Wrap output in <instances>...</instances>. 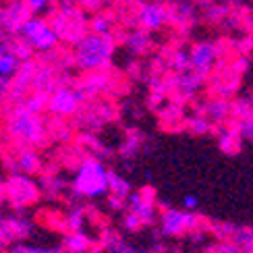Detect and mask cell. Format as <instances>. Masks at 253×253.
Instances as JSON below:
<instances>
[{"label": "cell", "instance_id": "obj_1", "mask_svg": "<svg viewBox=\"0 0 253 253\" xmlns=\"http://www.w3.org/2000/svg\"><path fill=\"white\" fill-rule=\"evenodd\" d=\"M6 133L17 145L38 147L44 145L48 137V126L42 114L27 110L23 104H15L6 114Z\"/></svg>", "mask_w": 253, "mask_h": 253}, {"label": "cell", "instance_id": "obj_2", "mask_svg": "<svg viewBox=\"0 0 253 253\" xmlns=\"http://www.w3.org/2000/svg\"><path fill=\"white\" fill-rule=\"evenodd\" d=\"M73 50V62L85 73L91 71H102L110 65L112 54H114V38L112 34L102 36V34H93V31H87L83 36Z\"/></svg>", "mask_w": 253, "mask_h": 253}, {"label": "cell", "instance_id": "obj_3", "mask_svg": "<svg viewBox=\"0 0 253 253\" xmlns=\"http://www.w3.org/2000/svg\"><path fill=\"white\" fill-rule=\"evenodd\" d=\"M73 193L85 199L108 195V170L98 158H85L73 178Z\"/></svg>", "mask_w": 253, "mask_h": 253}, {"label": "cell", "instance_id": "obj_4", "mask_svg": "<svg viewBox=\"0 0 253 253\" xmlns=\"http://www.w3.org/2000/svg\"><path fill=\"white\" fill-rule=\"evenodd\" d=\"M52 29L56 31L58 40L69 42V44H77V42L87 34V19H85V10L75 6L69 0L60 2L56 8H52L50 13Z\"/></svg>", "mask_w": 253, "mask_h": 253}, {"label": "cell", "instance_id": "obj_5", "mask_svg": "<svg viewBox=\"0 0 253 253\" xmlns=\"http://www.w3.org/2000/svg\"><path fill=\"white\" fill-rule=\"evenodd\" d=\"M42 191L38 181H34L31 174L13 172L4 181V199L15 210H27L29 206L38 204Z\"/></svg>", "mask_w": 253, "mask_h": 253}, {"label": "cell", "instance_id": "obj_6", "mask_svg": "<svg viewBox=\"0 0 253 253\" xmlns=\"http://www.w3.org/2000/svg\"><path fill=\"white\" fill-rule=\"evenodd\" d=\"M19 36L23 38L27 44L38 50V52H52V50H56L58 46V36H56V31L52 29V25L48 23L46 19H40V17H29L23 25H21V31H19Z\"/></svg>", "mask_w": 253, "mask_h": 253}, {"label": "cell", "instance_id": "obj_7", "mask_svg": "<svg viewBox=\"0 0 253 253\" xmlns=\"http://www.w3.org/2000/svg\"><path fill=\"white\" fill-rule=\"evenodd\" d=\"M83 102H85V98H83L79 87L56 85L48 93L46 108H48L50 114H54V117L65 119V117H71V114H77Z\"/></svg>", "mask_w": 253, "mask_h": 253}, {"label": "cell", "instance_id": "obj_8", "mask_svg": "<svg viewBox=\"0 0 253 253\" xmlns=\"http://www.w3.org/2000/svg\"><path fill=\"white\" fill-rule=\"evenodd\" d=\"M199 226V218L191 210H166L160 218V228L166 237H178L191 233Z\"/></svg>", "mask_w": 253, "mask_h": 253}, {"label": "cell", "instance_id": "obj_9", "mask_svg": "<svg viewBox=\"0 0 253 253\" xmlns=\"http://www.w3.org/2000/svg\"><path fill=\"white\" fill-rule=\"evenodd\" d=\"M137 23L145 31H158L170 21V8L156 0H147L137 6Z\"/></svg>", "mask_w": 253, "mask_h": 253}, {"label": "cell", "instance_id": "obj_10", "mask_svg": "<svg viewBox=\"0 0 253 253\" xmlns=\"http://www.w3.org/2000/svg\"><path fill=\"white\" fill-rule=\"evenodd\" d=\"M220 58V48L214 42H199L189 50V69H193L199 75H208L216 67Z\"/></svg>", "mask_w": 253, "mask_h": 253}, {"label": "cell", "instance_id": "obj_11", "mask_svg": "<svg viewBox=\"0 0 253 253\" xmlns=\"http://www.w3.org/2000/svg\"><path fill=\"white\" fill-rule=\"evenodd\" d=\"M126 206H129V212H133L141 220L143 226L154 224V220H156V195H154L152 187H143L139 193H129Z\"/></svg>", "mask_w": 253, "mask_h": 253}, {"label": "cell", "instance_id": "obj_12", "mask_svg": "<svg viewBox=\"0 0 253 253\" xmlns=\"http://www.w3.org/2000/svg\"><path fill=\"white\" fill-rule=\"evenodd\" d=\"M31 17L23 0H8V4L0 8V29L10 36H19L21 25Z\"/></svg>", "mask_w": 253, "mask_h": 253}, {"label": "cell", "instance_id": "obj_13", "mask_svg": "<svg viewBox=\"0 0 253 253\" xmlns=\"http://www.w3.org/2000/svg\"><path fill=\"white\" fill-rule=\"evenodd\" d=\"M6 166L10 172H21V174H38L42 170V158L36 152V147H25L19 145V150L6 160Z\"/></svg>", "mask_w": 253, "mask_h": 253}, {"label": "cell", "instance_id": "obj_14", "mask_svg": "<svg viewBox=\"0 0 253 253\" xmlns=\"http://www.w3.org/2000/svg\"><path fill=\"white\" fill-rule=\"evenodd\" d=\"M79 91L83 93V98H96V96H102L106 93L110 87H112V77L106 73V69L102 71H91L87 73V77L79 83Z\"/></svg>", "mask_w": 253, "mask_h": 253}, {"label": "cell", "instance_id": "obj_15", "mask_svg": "<svg viewBox=\"0 0 253 253\" xmlns=\"http://www.w3.org/2000/svg\"><path fill=\"white\" fill-rule=\"evenodd\" d=\"M174 85L183 96H193V93H197L202 89L204 75H199V73H195L193 69H187L183 73H178V77L174 79Z\"/></svg>", "mask_w": 253, "mask_h": 253}, {"label": "cell", "instance_id": "obj_16", "mask_svg": "<svg viewBox=\"0 0 253 253\" xmlns=\"http://www.w3.org/2000/svg\"><path fill=\"white\" fill-rule=\"evenodd\" d=\"M91 249V239L81 230H69L65 237V253H87Z\"/></svg>", "mask_w": 253, "mask_h": 253}, {"label": "cell", "instance_id": "obj_17", "mask_svg": "<svg viewBox=\"0 0 253 253\" xmlns=\"http://www.w3.org/2000/svg\"><path fill=\"white\" fill-rule=\"evenodd\" d=\"M19 65H21V60L17 58V54L8 48L6 42H2L0 44V77H13Z\"/></svg>", "mask_w": 253, "mask_h": 253}, {"label": "cell", "instance_id": "obj_18", "mask_svg": "<svg viewBox=\"0 0 253 253\" xmlns=\"http://www.w3.org/2000/svg\"><path fill=\"white\" fill-rule=\"evenodd\" d=\"M228 114H230V104L224 102L222 98L208 102L206 108H204V117H206L210 123H224Z\"/></svg>", "mask_w": 253, "mask_h": 253}, {"label": "cell", "instance_id": "obj_19", "mask_svg": "<svg viewBox=\"0 0 253 253\" xmlns=\"http://www.w3.org/2000/svg\"><path fill=\"white\" fill-rule=\"evenodd\" d=\"M220 147L226 154H237L241 150V133L237 131V126H222L220 129Z\"/></svg>", "mask_w": 253, "mask_h": 253}, {"label": "cell", "instance_id": "obj_20", "mask_svg": "<svg viewBox=\"0 0 253 253\" xmlns=\"http://www.w3.org/2000/svg\"><path fill=\"white\" fill-rule=\"evenodd\" d=\"M125 46L129 48L133 54H143V52L150 48V36H147L145 29L131 31V34L125 38Z\"/></svg>", "mask_w": 253, "mask_h": 253}, {"label": "cell", "instance_id": "obj_21", "mask_svg": "<svg viewBox=\"0 0 253 253\" xmlns=\"http://www.w3.org/2000/svg\"><path fill=\"white\" fill-rule=\"evenodd\" d=\"M131 193V185L126 178H123L121 174H117L114 170H108V195L121 197L126 202V197Z\"/></svg>", "mask_w": 253, "mask_h": 253}, {"label": "cell", "instance_id": "obj_22", "mask_svg": "<svg viewBox=\"0 0 253 253\" xmlns=\"http://www.w3.org/2000/svg\"><path fill=\"white\" fill-rule=\"evenodd\" d=\"M38 185H40V191L50 195V197H56L65 191V178L58 176V174H52V172L42 176V181Z\"/></svg>", "mask_w": 253, "mask_h": 253}, {"label": "cell", "instance_id": "obj_23", "mask_svg": "<svg viewBox=\"0 0 253 253\" xmlns=\"http://www.w3.org/2000/svg\"><path fill=\"white\" fill-rule=\"evenodd\" d=\"M112 27H114V19H112L110 15H104V13L93 15V17L87 21V29L93 31V34L108 36V34H112Z\"/></svg>", "mask_w": 253, "mask_h": 253}, {"label": "cell", "instance_id": "obj_24", "mask_svg": "<svg viewBox=\"0 0 253 253\" xmlns=\"http://www.w3.org/2000/svg\"><path fill=\"white\" fill-rule=\"evenodd\" d=\"M230 243H235V247L241 253H253V230L237 228L233 233V237H230Z\"/></svg>", "mask_w": 253, "mask_h": 253}, {"label": "cell", "instance_id": "obj_25", "mask_svg": "<svg viewBox=\"0 0 253 253\" xmlns=\"http://www.w3.org/2000/svg\"><path fill=\"white\" fill-rule=\"evenodd\" d=\"M23 106L27 108V110H31V112H38V114H42L46 110V104H48V93H44V91H36V89H31L27 96H25V100L21 102Z\"/></svg>", "mask_w": 253, "mask_h": 253}, {"label": "cell", "instance_id": "obj_26", "mask_svg": "<svg viewBox=\"0 0 253 253\" xmlns=\"http://www.w3.org/2000/svg\"><path fill=\"white\" fill-rule=\"evenodd\" d=\"M102 247L106 249V253H126V249H129V245H126L121 239V235L114 233V230H106V233H104Z\"/></svg>", "mask_w": 253, "mask_h": 253}, {"label": "cell", "instance_id": "obj_27", "mask_svg": "<svg viewBox=\"0 0 253 253\" xmlns=\"http://www.w3.org/2000/svg\"><path fill=\"white\" fill-rule=\"evenodd\" d=\"M85 224V210L83 208H73L69 210V214L62 218V226L67 230H81Z\"/></svg>", "mask_w": 253, "mask_h": 253}, {"label": "cell", "instance_id": "obj_28", "mask_svg": "<svg viewBox=\"0 0 253 253\" xmlns=\"http://www.w3.org/2000/svg\"><path fill=\"white\" fill-rule=\"evenodd\" d=\"M6 44H8V48L17 54V58H19L21 62L31 58V52H34V48H31V46H29L27 42H25L23 38H21V36H19V38H15L13 42H6Z\"/></svg>", "mask_w": 253, "mask_h": 253}, {"label": "cell", "instance_id": "obj_29", "mask_svg": "<svg viewBox=\"0 0 253 253\" xmlns=\"http://www.w3.org/2000/svg\"><path fill=\"white\" fill-rule=\"evenodd\" d=\"M187 126H189V131H191L193 135H206L210 129H212V123H210L204 114H197V117L189 119Z\"/></svg>", "mask_w": 253, "mask_h": 253}, {"label": "cell", "instance_id": "obj_30", "mask_svg": "<svg viewBox=\"0 0 253 253\" xmlns=\"http://www.w3.org/2000/svg\"><path fill=\"white\" fill-rule=\"evenodd\" d=\"M170 67L176 71V73H183L189 69V52L185 50H174L172 56H170Z\"/></svg>", "mask_w": 253, "mask_h": 253}, {"label": "cell", "instance_id": "obj_31", "mask_svg": "<svg viewBox=\"0 0 253 253\" xmlns=\"http://www.w3.org/2000/svg\"><path fill=\"white\" fill-rule=\"evenodd\" d=\"M23 2L27 4L29 13L31 15H40V13H52V2L54 0H23Z\"/></svg>", "mask_w": 253, "mask_h": 253}, {"label": "cell", "instance_id": "obj_32", "mask_svg": "<svg viewBox=\"0 0 253 253\" xmlns=\"http://www.w3.org/2000/svg\"><path fill=\"white\" fill-rule=\"evenodd\" d=\"M139 143H141V139L139 137H137L135 133L129 137V139H126L125 143H123V147H121V152H123V156L125 158H131V156H135L137 152H139Z\"/></svg>", "mask_w": 253, "mask_h": 253}, {"label": "cell", "instance_id": "obj_33", "mask_svg": "<svg viewBox=\"0 0 253 253\" xmlns=\"http://www.w3.org/2000/svg\"><path fill=\"white\" fill-rule=\"evenodd\" d=\"M230 110H235V114L239 119H247V117H253V102L249 100H239L235 104V108H230Z\"/></svg>", "mask_w": 253, "mask_h": 253}, {"label": "cell", "instance_id": "obj_34", "mask_svg": "<svg viewBox=\"0 0 253 253\" xmlns=\"http://www.w3.org/2000/svg\"><path fill=\"white\" fill-rule=\"evenodd\" d=\"M8 253H62L58 249H50V247H31V245H15Z\"/></svg>", "mask_w": 253, "mask_h": 253}, {"label": "cell", "instance_id": "obj_35", "mask_svg": "<svg viewBox=\"0 0 253 253\" xmlns=\"http://www.w3.org/2000/svg\"><path fill=\"white\" fill-rule=\"evenodd\" d=\"M123 226H125V230H129V233H137L143 224H141V220L137 218L133 212H126V216H125V220H123Z\"/></svg>", "mask_w": 253, "mask_h": 253}, {"label": "cell", "instance_id": "obj_36", "mask_svg": "<svg viewBox=\"0 0 253 253\" xmlns=\"http://www.w3.org/2000/svg\"><path fill=\"white\" fill-rule=\"evenodd\" d=\"M106 0H77V6L83 10H89V13H98V10L104 6Z\"/></svg>", "mask_w": 253, "mask_h": 253}, {"label": "cell", "instance_id": "obj_37", "mask_svg": "<svg viewBox=\"0 0 253 253\" xmlns=\"http://www.w3.org/2000/svg\"><path fill=\"white\" fill-rule=\"evenodd\" d=\"M208 253H241V251L235 247V243H230V241H224V243H218V245H214V247H210Z\"/></svg>", "mask_w": 253, "mask_h": 253}, {"label": "cell", "instance_id": "obj_38", "mask_svg": "<svg viewBox=\"0 0 253 253\" xmlns=\"http://www.w3.org/2000/svg\"><path fill=\"white\" fill-rule=\"evenodd\" d=\"M183 206H185V210H191V212H195V210L199 208V199L195 195H187L183 199Z\"/></svg>", "mask_w": 253, "mask_h": 253}, {"label": "cell", "instance_id": "obj_39", "mask_svg": "<svg viewBox=\"0 0 253 253\" xmlns=\"http://www.w3.org/2000/svg\"><path fill=\"white\" fill-rule=\"evenodd\" d=\"M2 199H4V183L0 181V202H2Z\"/></svg>", "mask_w": 253, "mask_h": 253}, {"label": "cell", "instance_id": "obj_40", "mask_svg": "<svg viewBox=\"0 0 253 253\" xmlns=\"http://www.w3.org/2000/svg\"><path fill=\"white\" fill-rule=\"evenodd\" d=\"M2 42H4V31L0 29V44H2Z\"/></svg>", "mask_w": 253, "mask_h": 253}, {"label": "cell", "instance_id": "obj_41", "mask_svg": "<svg viewBox=\"0 0 253 253\" xmlns=\"http://www.w3.org/2000/svg\"><path fill=\"white\" fill-rule=\"evenodd\" d=\"M126 253H141V251H135V249H131V247H129V249H126Z\"/></svg>", "mask_w": 253, "mask_h": 253}]
</instances>
